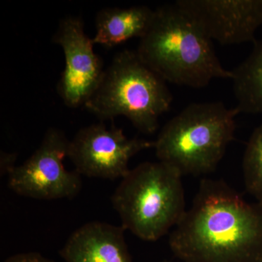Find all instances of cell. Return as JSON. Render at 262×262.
Returning <instances> with one entry per match:
<instances>
[{
  "instance_id": "1",
  "label": "cell",
  "mask_w": 262,
  "mask_h": 262,
  "mask_svg": "<svg viewBox=\"0 0 262 262\" xmlns=\"http://www.w3.org/2000/svg\"><path fill=\"white\" fill-rule=\"evenodd\" d=\"M169 246L182 262H262V208L223 180L203 179Z\"/></svg>"
},
{
  "instance_id": "2",
  "label": "cell",
  "mask_w": 262,
  "mask_h": 262,
  "mask_svg": "<svg viewBox=\"0 0 262 262\" xmlns=\"http://www.w3.org/2000/svg\"><path fill=\"white\" fill-rule=\"evenodd\" d=\"M136 51L162 78L178 85L201 89L213 79L232 77V71L221 64L211 39L176 3L155 10Z\"/></svg>"
},
{
  "instance_id": "3",
  "label": "cell",
  "mask_w": 262,
  "mask_h": 262,
  "mask_svg": "<svg viewBox=\"0 0 262 262\" xmlns=\"http://www.w3.org/2000/svg\"><path fill=\"white\" fill-rule=\"evenodd\" d=\"M237 115L220 101L189 105L162 128L157 158L182 177L212 173L234 139Z\"/></svg>"
},
{
  "instance_id": "4",
  "label": "cell",
  "mask_w": 262,
  "mask_h": 262,
  "mask_svg": "<svg viewBox=\"0 0 262 262\" xmlns=\"http://www.w3.org/2000/svg\"><path fill=\"white\" fill-rule=\"evenodd\" d=\"M173 96L166 81L146 64L137 51L117 53L97 89L84 105L102 120L126 117L136 129L151 134L170 108Z\"/></svg>"
},
{
  "instance_id": "5",
  "label": "cell",
  "mask_w": 262,
  "mask_h": 262,
  "mask_svg": "<svg viewBox=\"0 0 262 262\" xmlns=\"http://www.w3.org/2000/svg\"><path fill=\"white\" fill-rule=\"evenodd\" d=\"M182 177L162 162H145L129 170L112 196L125 230L143 241H156L185 213Z\"/></svg>"
},
{
  "instance_id": "6",
  "label": "cell",
  "mask_w": 262,
  "mask_h": 262,
  "mask_svg": "<svg viewBox=\"0 0 262 262\" xmlns=\"http://www.w3.org/2000/svg\"><path fill=\"white\" fill-rule=\"evenodd\" d=\"M69 143L63 131L50 128L36 151L8 173L10 189L20 196L46 201L77 196L82 189L81 175L63 165Z\"/></svg>"
},
{
  "instance_id": "7",
  "label": "cell",
  "mask_w": 262,
  "mask_h": 262,
  "mask_svg": "<svg viewBox=\"0 0 262 262\" xmlns=\"http://www.w3.org/2000/svg\"><path fill=\"white\" fill-rule=\"evenodd\" d=\"M154 146L155 141L129 139L122 129H108L100 122L77 133L69 143L67 157L81 176L115 180L127 175L134 155Z\"/></svg>"
},
{
  "instance_id": "8",
  "label": "cell",
  "mask_w": 262,
  "mask_h": 262,
  "mask_svg": "<svg viewBox=\"0 0 262 262\" xmlns=\"http://www.w3.org/2000/svg\"><path fill=\"white\" fill-rule=\"evenodd\" d=\"M53 41L61 46L64 70L57 85L62 101L71 108L85 104L102 79L103 61L94 52V39L84 32L79 17L67 16L58 25Z\"/></svg>"
},
{
  "instance_id": "9",
  "label": "cell",
  "mask_w": 262,
  "mask_h": 262,
  "mask_svg": "<svg viewBox=\"0 0 262 262\" xmlns=\"http://www.w3.org/2000/svg\"><path fill=\"white\" fill-rule=\"evenodd\" d=\"M176 4L205 34L222 45L256 42L262 0H179Z\"/></svg>"
},
{
  "instance_id": "10",
  "label": "cell",
  "mask_w": 262,
  "mask_h": 262,
  "mask_svg": "<svg viewBox=\"0 0 262 262\" xmlns=\"http://www.w3.org/2000/svg\"><path fill=\"white\" fill-rule=\"evenodd\" d=\"M125 231L122 225L89 222L71 234L60 256L66 262H134Z\"/></svg>"
},
{
  "instance_id": "11",
  "label": "cell",
  "mask_w": 262,
  "mask_h": 262,
  "mask_svg": "<svg viewBox=\"0 0 262 262\" xmlns=\"http://www.w3.org/2000/svg\"><path fill=\"white\" fill-rule=\"evenodd\" d=\"M155 10L145 5L130 8H107L96 17L95 44L113 48L147 33L155 17Z\"/></svg>"
},
{
  "instance_id": "12",
  "label": "cell",
  "mask_w": 262,
  "mask_h": 262,
  "mask_svg": "<svg viewBox=\"0 0 262 262\" xmlns=\"http://www.w3.org/2000/svg\"><path fill=\"white\" fill-rule=\"evenodd\" d=\"M238 114H262V40L256 41L246 60L232 71Z\"/></svg>"
},
{
  "instance_id": "13",
  "label": "cell",
  "mask_w": 262,
  "mask_h": 262,
  "mask_svg": "<svg viewBox=\"0 0 262 262\" xmlns=\"http://www.w3.org/2000/svg\"><path fill=\"white\" fill-rule=\"evenodd\" d=\"M246 190L262 208V124L253 130L243 159Z\"/></svg>"
},
{
  "instance_id": "14",
  "label": "cell",
  "mask_w": 262,
  "mask_h": 262,
  "mask_svg": "<svg viewBox=\"0 0 262 262\" xmlns=\"http://www.w3.org/2000/svg\"><path fill=\"white\" fill-rule=\"evenodd\" d=\"M4 262H54L36 252L17 253L6 258Z\"/></svg>"
},
{
  "instance_id": "15",
  "label": "cell",
  "mask_w": 262,
  "mask_h": 262,
  "mask_svg": "<svg viewBox=\"0 0 262 262\" xmlns=\"http://www.w3.org/2000/svg\"><path fill=\"white\" fill-rule=\"evenodd\" d=\"M160 262H173V261H168V260H165V261H162ZM181 262H182V261H181Z\"/></svg>"
}]
</instances>
